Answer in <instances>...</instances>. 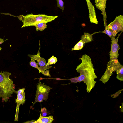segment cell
I'll list each match as a JSON object with an SVG mask.
<instances>
[{
	"instance_id": "cell-13",
	"label": "cell",
	"mask_w": 123,
	"mask_h": 123,
	"mask_svg": "<svg viewBox=\"0 0 123 123\" xmlns=\"http://www.w3.org/2000/svg\"><path fill=\"white\" fill-rule=\"evenodd\" d=\"M96 33H97V32H95L93 33L90 34L88 33L84 32V35H82L80 39L85 43L90 42L93 40L92 35Z\"/></svg>"
},
{
	"instance_id": "cell-9",
	"label": "cell",
	"mask_w": 123,
	"mask_h": 123,
	"mask_svg": "<svg viewBox=\"0 0 123 123\" xmlns=\"http://www.w3.org/2000/svg\"><path fill=\"white\" fill-rule=\"evenodd\" d=\"M40 48V47L37 55H28V56L31 58V59L34 61H37L40 68L42 70L44 71L52 67L49 65L47 66L46 60L44 58L41 57L39 51Z\"/></svg>"
},
{
	"instance_id": "cell-7",
	"label": "cell",
	"mask_w": 123,
	"mask_h": 123,
	"mask_svg": "<svg viewBox=\"0 0 123 123\" xmlns=\"http://www.w3.org/2000/svg\"><path fill=\"white\" fill-rule=\"evenodd\" d=\"M25 88H19L17 91V97L15 99V102L17 103L16 111L14 121H18V116L19 106L21 105H23L25 102L26 99L25 98Z\"/></svg>"
},
{
	"instance_id": "cell-12",
	"label": "cell",
	"mask_w": 123,
	"mask_h": 123,
	"mask_svg": "<svg viewBox=\"0 0 123 123\" xmlns=\"http://www.w3.org/2000/svg\"><path fill=\"white\" fill-rule=\"evenodd\" d=\"M53 120V117L52 116L47 117H43L40 116L39 118L34 123H50L52 122Z\"/></svg>"
},
{
	"instance_id": "cell-14",
	"label": "cell",
	"mask_w": 123,
	"mask_h": 123,
	"mask_svg": "<svg viewBox=\"0 0 123 123\" xmlns=\"http://www.w3.org/2000/svg\"><path fill=\"white\" fill-rule=\"evenodd\" d=\"M117 75V78L119 80L123 81V66L119 68L116 71Z\"/></svg>"
},
{
	"instance_id": "cell-28",
	"label": "cell",
	"mask_w": 123,
	"mask_h": 123,
	"mask_svg": "<svg viewBox=\"0 0 123 123\" xmlns=\"http://www.w3.org/2000/svg\"><path fill=\"white\" fill-rule=\"evenodd\" d=\"M2 48H1L0 47V50L1 49H2Z\"/></svg>"
},
{
	"instance_id": "cell-16",
	"label": "cell",
	"mask_w": 123,
	"mask_h": 123,
	"mask_svg": "<svg viewBox=\"0 0 123 123\" xmlns=\"http://www.w3.org/2000/svg\"><path fill=\"white\" fill-rule=\"evenodd\" d=\"M34 26L36 27V31H42L47 28V25L45 23H41L36 24Z\"/></svg>"
},
{
	"instance_id": "cell-23",
	"label": "cell",
	"mask_w": 123,
	"mask_h": 123,
	"mask_svg": "<svg viewBox=\"0 0 123 123\" xmlns=\"http://www.w3.org/2000/svg\"><path fill=\"white\" fill-rule=\"evenodd\" d=\"M70 80L72 82L75 83L79 82L78 80L77 77H75L70 79Z\"/></svg>"
},
{
	"instance_id": "cell-10",
	"label": "cell",
	"mask_w": 123,
	"mask_h": 123,
	"mask_svg": "<svg viewBox=\"0 0 123 123\" xmlns=\"http://www.w3.org/2000/svg\"><path fill=\"white\" fill-rule=\"evenodd\" d=\"M107 0H95L94 3L96 7L98 9L100 10L101 14L103 17V21L105 27L107 26L106 18L105 8Z\"/></svg>"
},
{
	"instance_id": "cell-3",
	"label": "cell",
	"mask_w": 123,
	"mask_h": 123,
	"mask_svg": "<svg viewBox=\"0 0 123 123\" xmlns=\"http://www.w3.org/2000/svg\"><path fill=\"white\" fill-rule=\"evenodd\" d=\"M58 17L44 14L34 15L32 13L26 15H20L17 16L19 19L22 21L23 25L21 28L30 26H33L38 23H43L46 24L51 22Z\"/></svg>"
},
{
	"instance_id": "cell-26",
	"label": "cell",
	"mask_w": 123,
	"mask_h": 123,
	"mask_svg": "<svg viewBox=\"0 0 123 123\" xmlns=\"http://www.w3.org/2000/svg\"><path fill=\"white\" fill-rule=\"evenodd\" d=\"M4 41L3 39L0 38V44L2 43Z\"/></svg>"
},
{
	"instance_id": "cell-15",
	"label": "cell",
	"mask_w": 123,
	"mask_h": 123,
	"mask_svg": "<svg viewBox=\"0 0 123 123\" xmlns=\"http://www.w3.org/2000/svg\"><path fill=\"white\" fill-rule=\"evenodd\" d=\"M85 43L84 42L81 40L72 49L71 51L81 49L85 45Z\"/></svg>"
},
{
	"instance_id": "cell-27",
	"label": "cell",
	"mask_w": 123,
	"mask_h": 123,
	"mask_svg": "<svg viewBox=\"0 0 123 123\" xmlns=\"http://www.w3.org/2000/svg\"><path fill=\"white\" fill-rule=\"evenodd\" d=\"M56 79V80H62V79H60V78H56V79Z\"/></svg>"
},
{
	"instance_id": "cell-1",
	"label": "cell",
	"mask_w": 123,
	"mask_h": 123,
	"mask_svg": "<svg viewBox=\"0 0 123 123\" xmlns=\"http://www.w3.org/2000/svg\"><path fill=\"white\" fill-rule=\"evenodd\" d=\"M80 59L81 62L76 68L77 71L80 74L77 77L79 82L83 81L86 85L87 92L89 93L94 88L97 78L91 58L86 54L83 55Z\"/></svg>"
},
{
	"instance_id": "cell-25",
	"label": "cell",
	"mask_w": 123,
	"mask_h": 123,
	"mask_svg": "<svg viewBox=\"0 0 123 123\" xmlns=\"http://www.w3.org/2000/svg\"><path fill=\"white\" fill-rule=\"evenodd\" d=\"M36 121L35 120H32L28 121L26 122H25L24 123H34V122Z\"/></svg>"
},
{
	"instance_id": "cell-20",
	"label": "cell",
	"mask_w": 123,
	"mask_h": 123,
	"mask_svg": "<svg viewBox=\"0 0 123 123\" xmlns=\"http://www.w3.org/2000/svg\"><path fill=\"white\" fill-rule=\"evenodd\" d=\"M57 6L60 8L63 12L64 7V2L62 0H56Z\"/></svg>"
},
{
	"instance_id": "cell-24",
	"label": "cell",
	"mask_w": 123,
	"mask_h": 123,
	"mask_svg": "<svg viewBox=\"0 0 123 123\" xmlns=\"http://www.w3.org/2000/svg\"><path fill=\"white\" fill-rule=\"evenodd\" d=\"M0 13L6 15H8L11 16H12L13 17L14 16V17H17V16H15L13 15H12L10 13H2V12L1 13V12H0Z\"/></svg>"
},
{
	"instance_id": "cell-19",
	"label": "cell",
	"mask_w": 123,
	"mask_h": 123,
	"mask_svg": "<svg viewBox=\"0 0 123 123\" xmlns=\"http://www.w3.org/2000/svg\"><path fill=\"white\" fill-rule=\"evenodd\" d=\"M99 32L103 33H105L108 35L110 37H115L117 35L111 31L106 29H105L103 31L97 32V33Z\"/></svg>"
},
{
	"instance_id": "cell-4",
	"label": "cell",
	"mask_w": 123,
	"mask_h": 123,
	"mask_svg": "<svg viewBox=\"0 0 123 123\" xmlns=\"http://www.w3.org/2000/svg\"><path fill=\"white\" fill-rule=\"evenodd\" d=\"M123 66L118 62L117 59H110L107 64L105 71L99 80L105 84L113 74L112 72L114 71H116Z\"/></svg>"
},
{
	"instance_id": "cell-21",
	"label": "cell",
	"mask_w": 123,
	"mask_h": 123,
	"mask_svg": "<svg viewBox=\"0 0 123 123\" xmlns=\"http://www.w3.org/2000/svg\"><path fill=\"white\" fill-rule=\"evenodd\" d=\"M41 112L42 115L41 116L43 117L46 116L48 114L47 110L46 108L45 107L41 109Z\"/></svg>"
},
{
	"instance_id": "cell-6",
	"label": "cell",
	"mask_w": 123,
	"mask_h": 123,
	"mask_svg": "<svg viewBox=\"0 0 123 123\" xmlns=\"http://www.w3.org/2000/svg\"><path fill=\"white\" fill-rule=\"evenodd\" d=\"M117 35L120 31H123V16L120 15L117 16L114 20L105 28Z\"/></svg>"
},
{
	"instance_id": "cell-2",
	"label": "cell",
	"mask_w": 123,
	"mask_h": 123,
	"mask_svg": "<svg viewBox=\"0 0 123 123\" xmlns=\"http://www.w3.org/2000/svg\"><path fill=\"white\" fill-rule=\"evenodd\" d=\"M11 74L7 71L0 72V98H2L3 102H6L13 93H17L15 89V84L10 78Z\"/></svg>"
},
{
	"instance_id": "cell-11",
	"label": "cell",
	"mask_w": 123,
	"mask_h": 123,
	"mask_svg": "<svg viewBox=\"0 0 123 123\" xmlns=\"http://www.w3.org/2000/svg\"><path fill=\"white\" fill-rule=\"evenodd\" d=\"M89 12V18L91 21H94L97 20L96 14L94 6L90 0H86Z\"/></svg>"
},
{
	"instance_id": "cell-8",
	"label": "cell",
	"mask_w": 123,
	"mask_h": 123,
	"mask_svg": "<svg viewBox=\"0 0 123 123\" xmlns=\"http://www.w3.org/2000/svg\"><path fill=\"white\" fill-rule=\"evenodd\" d=\"M119 34L117 37L116 39L115 37H111V51L109 53L110 59H117L119 54L118 51L120 49V46L118 44V39L122 33Z\"/></svg>"
},
{
	"instance_id": "cell-22",
	"label": "cell",
	"mask_w": 123,
	"mask_h": 123,
	"mask_svg": "<svg viewBox=\"0 0 123 123\" xmlns=\"http://www.w3.org/2000/svg\"><path fill=\"white\" fill-rule=\"evenodd\" d=\"M123 90V89L122 90L118 91L117 92L115 93V94L113 95H111L112 97L113 98H116L118 97L119 94L121 93V91Z\"/></svg>"
},
{
	"instance_id": "cell-17",
	"label": "cell",
	"mask_w": 123,
	"mask_h": 123,
	"mask_svg": "<svg viewBox=\"0 0 123 123\" xmlns=\"http://www.w3.org/2000/svg\"><path fill=\"white\" fill-rule=\"evenodd\" d=\"M29 63L31 66L34 67L38 70L39 71V73H41L43 74L44 71H43L41 69L40 67L38 66V65L37 63H36L35 61L31 59Z\"/></svg>"
},
{
	"instance_id": "cell-18",
	"label": "cell",
	"mask_w": 123,
	"mask_h": 123,
	"mask_svg": "<svg viewBox=\"0 0 123 123\" xmlns=\"http://www.w3.org/2000/svg\"><path fill=\"white\" fill-rule=\"evenodd\" d=\"M57 60L56 58L54 57L53 55L48 60V62L47 63V65L55 64L57 62Z\"/></svg>"
},
{
	"instance_id": "cell-5",
	"label": "cell",
	"mask_w": 123,
	"mask_h": 123,
	"mask_svg": "<svg viewBox=\"0 0 123 123\" xmlns=\"http://www.w3.org/2000/svg\"><path fill=\"white\" fill-rule=\"evenodd\" d=\"M37 87L36 97L33 105L37 102H42L46 100L48 98L50 90L52 88L44 85V83H41L40 81L37 85Z\"/></svg>"
}]
</instances>
